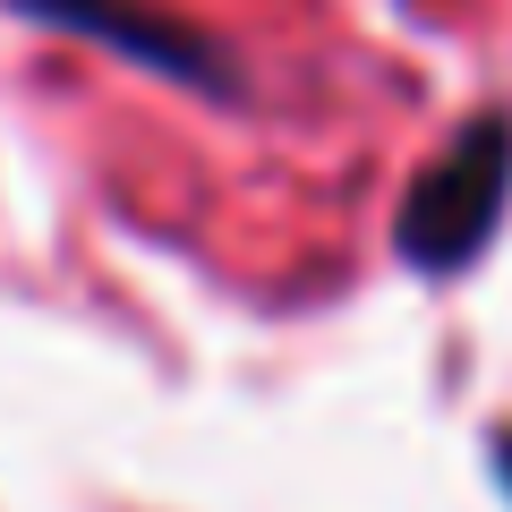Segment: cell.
Returning a JSON list of instances; mask_svg holds the SVG:
<instances>
[{"label":"cell","mask_w":512,"mask_h":512,"mask_svg":"<svg viewBox=\"0 0 512 512\" xmlns=\"http://www.w3.org/2000/svg\"><path fill=\"white\" fill-rule=\"evenodd\" d=\"M512 205V111H478L453 128V146L410 180L402 214H393V248L419 274H453L495 239Z\"/></svg>","instance_id":"cell-1"},{"label":"cell","mask_w":512,"mask_h":512,"mask_svg":"<svg viewBox=\"0 0 512 512\" xmlns=\"http://www.w3.org/2000/svg\"><path fill=\"white\" fill-rule=\"evenodd\" d=\"M0 9L26 26H52V35H86V43H103V52L137 60L154 77H180L188 94H214V103L239 94V60L222 43H205L197 26L163 18L154 0H0Z\"/></svg>","instance_id":"cell-2"},{"label":"cell","mask_w":512,"mask_h":512,"mask_svg":"<svg viewBox=\"0 0 512 512\" xmlns=\"http://www.w3.org/2000/svg\"><path fill=\"white\" fill-rule=\"evenodd\" d=\"M495 478H504V495H512V427L495 436Z\"/></svg>","instance_id":"cell-3"}]
</instances>
